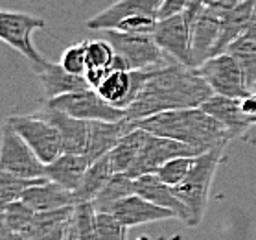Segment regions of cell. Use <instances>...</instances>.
<instances>
[{"label": "cell", "mask_w": 256, "mask_h": 240, "mask_svg": "<svg viewBox=\"0 0 256 240\" xmlns=\"http://www.w3.org/2000/svg\"><path fill=\"white\" fill-rule=\"evenodd\" d=\"M131 194H134V179H131L124 172H118L109 179V183L100 190V194L90 203L96 209V212H111L112 207L120 199L128 198Z\"/></svg>", "instance_id": "obj_26"}, {"label": "cell", "mask_w": 256, "mask_h": 240, "mask_svg": "<svg viewBox=\"0 0 256 240\" xmlns=\"http://www.w3.org/2000/svg\"><path fill=\"white\" fill-rule=\"evenodd\" d=\"M196 161H198V157H192V155L174 157V159H170L168 163H164L155 174H157L164 183H168L170 187H177V185L184 181L188 177V174L192 172Z\"/></svg>", "instance_id": "obj_30"}, {"label": "cell", "mask_w": 256, "mask_h": 240, "mask_svg": "<svg viewBox=\"0 0 256 240\" xmlns=\"http://www.w3.org/2000/svg\"><path fill=\"white\" fill-rule=\"evenodd\" d=\"M225 12L218 8L206 6L201 10L199 17L192 26V65L199 67L212 56L214 47L220 34H222V24Z\"/></svg>", "instance_id": "obj_13"}, {"label": "cell", "mask_w": 256, "mask_h": 240, "mask_svg": "<svg viewBox=\"0 0 256 240\" xmlns=\"http://www.w3.org/2000/svg\"><path fill=\"white\" fill-rule=\"evenodd\" d=\"M42 26H44V19L41 17L28 15L22 12H10V10L0 12V37H2V41L22 54L34 67L46 61L32 41L34 32L42 28Z\"/></svg>", "instance_id": "obj_7"}, {"label": "cell", "mask_w": 256, "mask_h": 240, "mask_svg": "<svg viewBox=\"0 0 256 240\" xmlns=\"http://www.w3.org/2000/svg\"><path fill=\"white\" fill-rule=\"evenodd\" d=\"M196 69L214 91V94L228 98H245L250 93L242 67L228 52L212 56Z\"/></svg>", "instance_id": "obj_6"}, {"label": "cell", "mask_w": 256, "mask_h": 240, "mask_svg": "<svg viewBox=\"0 0 256 240\" xmlns=\"http://www.w3.org/2000/svg\"><path fill=\"white\" fill-rule=\"evenodd\" d=\"M72 223H74V216L70 218V220H66V222L56 225V227H50L46 231H42V233L35 234L30 240H66L70 229H72Z\"/></svg>", "instance_id": "obj_36"}, {"label": "cell", "mask_w": 256, "mask_h": 240, "mask_svg": "<svg viewBox=\"0 0 256 240\" xmlns=\"http://www.w3.org/2000/svg\"><path fill=\"white\" fill-rule=\"evenodd\" d=\"M148 137H150V133H148L146 129L134 128V129H131L128 135H124L122 139H120V142L109 152L112 168H114L116 174L118 172H124V174H126V172L131 168V164L134 163V159L138 157L140 150H142V146L146 144Z\"/></svg>", "instance_id": "obj_25"}, {"label": "cell", "mask_w": 256, "mask_h": 240, "mask_svg": "<svg viewBox=\"0 0 256 240\" xmlns=\"http://www.w3.org/2000/svg\"><path fill=\"white\" fill-rule=\"evenodd\" d=\"M37 115L46 118L58 128L61 139H63V153H85L87 152L88 141V122L76 118L64 111H59L56 107H50L44 104L41 111Z\"/></svg>", "instance_id": "obj_15"}, {"label": "cell", "mask_w": 256, "mask_h": 240, "mask_svg": "<svg viewBox=\"0 0 256 240\" xmlns=\"http://www.w3.org/2000/svg\"><path fill=\"white\" fill-rule=\"evenodd\" d=\"M201 109L218 118L228 129L232 139L242 137L252 126L242 109V98H228V96H222V94H212L201 106Z\"/></svg>", "instance_id": "obj_21"}, {"label": "cell", "mask_w": 256, "mask_h": 240, "mask_svg": "<svg viewBox=\"0 0 256 240\" xmlns=\"http://www.w3.org/2000/svg\"><path fill=\"white\" fill-rule=\"evenodd\" d=\"M134 126L146 129L148 133L190 144L199 153L225 148L228 141H232L228 129L201 107L157 113L134 122Z\"/></svg>", "instance_id": "obj_2"}, {"label": "cell", "mask_w": 256, "mask_h": 240, "mask_svg": "<svg viewBox=\"0 0 256 240\" xmlns=\"http://www.w3.org/2000/svg\"><path fill=\"white\" fill-rule=\"evenodd\" d=\"M134 128V122H131L128 117L122 120H90L85 155L90 159V163L104 157L116 146L124 135H128Z\"/></svg>", "instance_id": "obj_16"}, {"label": "cell", "mask_w": 256, "mask_h": 240, "mask_svg": "<svg viewBox=\"0 0 256 240\" xmlns=\"http://www.w3.org/2000/svg\"><path fill=\"white\" fill-rule=\"evenodd\" d=\"M66 240H78L76 229H74V223H72V229H70V233H68V236H66Z\"/></svg>", "instance_id": "obj_43"}, {"label": "cell", "mask_w": 256, "mask_h": 240, "mask_svg": "<svg viewBox=\"0 0 256 240\" xmlns=\"http://www.w3.org/2000/svg\"><path fill=\"white\" fill-rule=\"evenodd\" d=\"M61 65L72 74L85 76L87 72V41H82L78 45H72L61 56Z\"/></svg>", "instance_id": "obj_33"}, {"label": "cell", "mask_w": 256, "mask_h": 240, "mask_svg": "<svg viewBox=\"0 0 256 240\" xmlns=\"http://www.w3.org/2000/svg\"><path fill=\"white\" fill-rule=\"evenodd\" d=\"M116 52L107 39H92L87 41V67L88 69H102L111 67Z\"/></svg>", "instance_id": "obj_32"}, {"label": "cell", "mask_w": 256, "mask_h": 240, "mask_svg": "<svg viewBox=\"0 0 256 240\" xmlns=\"http://www.w3.org/2000/svg\"><path fill=\"white\" fill-rule=\"evenodd\" d=\"M114 174L116 172L112 168L111 155L109 153L104 155V157L96 159V161H92L87 170V174H85V177H83L82 185L74 192L76 194L78 203H90Z\"/></svg>", "instance_id": "obj_24"}, {"label": "cell", "mask_w": 256, "mask_h": 240, "mask_svg": "<svg viewBox=\"0 0 256 240\" xmlns=\"http://www.w3.org/2000/svg\"><path fill=\"white\" fill-rule=\"evenodd\" d=\"M98 240H128V225L118 222L111 212H96Z\"/></svg>", "instance_id": "obj_34"}, {"label": "cell", "mask_w": 256, "mask_h": 240, "mask_svg": "<svg viewBox=\"0 0 256 240\" xmlns=\"http://www.w3.org/2000/svg\"><path fill=\"white\" fill-rule=\"evenodd\" d=\"M155 41L164 52L172 56L177 63L192 65V26L186 21L184 13H177L172 17L158 19L155 28Z\"/></svg>", "instance_id": "obj_11"}, {"label": "cell", "mask_w": 256, "mask_h": 240, "mask_svg": "<svg viewBox=\"0 0 256 240\" xmlns=\"http://www.w3.org/2000/svg\"><path fill=\"white\" fill-rule=\"evenodd\" d=\"M180 155H192L198 157L201 153L192 148L190 144H184L175 139H168V137H158V135L150 133L146 144L140 150L138 157L134 159V163L131 164V168L126 172L131 179H136L146 174H155L164 163H168L170 159L180 157Z\"/></svg>", "instance_id": "obj_10"}, {"label": "cell", "mask_w": 256, "mask_h": 240, "mask_svg": "<svg viewBox=\"0 0 256 240\" xmlns=\"http://www.w3.org/2000/svg\"><path fill=\"white\" fill-rule=\"evenodd\" d=\"M50 107L64 111L82 120H122L126 118V111L111 106L96 89H82L74 93L63 94L54 100H46Z\"/></svg>", "instance_id": "obj_8"}, {"label": "cell", "mask_w": 256, "mask_h": 240, "mask_svg": "<svg viewBox=\"0 0 256 240\" xmlns=\"http://www.w3.org/2000/svg\"><path fill=\"white\" fill-rule=\"evenodd\" d=\"M26 205H30L35 212H48L63 207H76V194L68 188L61 187L59 183L46 179L35 187H30L20 198Z\"/></svg>", "instance_id": "obj_20"}, {"label": "cell", "mask_w": 256, "mask_h": 240, "mask_svg": "<svg viewBox=\"0 0 256 240\" xmlns=\"http://www.w3.org/2000/svg\"><path fill=\"white\" fill-rule=\"evenodd\" d=\"M164 0H116L112 6L87 21L90 30H114L124 19L136 15H150L158 19V10Z\"/></svg>", "instance_id": "obj_17"}, {"label": "cell", "mask_w": 256, "mask_h": 240, "mask_svg": "<svg viewBox=\"0 0 256 240\" xmlns=\"http://www.w3.org/2000/svg\"><path fill=\"white\" fill-rule=\"evenodd\" d=\"M6 122L28 142L30 148L44 164L56 161L63 153V139L58 128L52 122H48L46 118L39 117L37 113L15 115L8 118Z\"/></svg>", "instance_id": "obj_5"}, {"label": "cell", "mask_w": 256, "mask_h": 240, "mask_svg": "<svg viewBox=\"0 0 256 240\" xmlns=\"http://www.w3.org/2000/svg\"><path fill=\"white\" fill-rule=\"evenodd\" d=\"M254 10H256V0H244L236 8L225 12V17H223V24H222V34H220V39L216 43L212 56L227 52V48L236 39H240V37H244L247 34V30H249L250 23H252V17H254Z\"/></svg>", "instance_id": "obj_22"}, {"label": "cell", "mask_w": 256, "mask_h": 240, "mask_svg": "<svg viewBox=\"0 0 256 240\" xmlns=\"http://www.w3.org/2000/svg\"><path fill=\"white\" fill-rule=\"evenodd\" d=\"M74 229L78 240H98L96 209L92 203H78L74 211Z\"/></svg>", "instance_id": "obj_31"}, {"label": "cell", "mask_w": 256, "mask_h": 240, "mask_svg": "<svg viewBox=\"0 0 256 240\" xmlns=\"http://www.w3.org/2000/svg\"><path fill=\"white\" fill-rule=\"evenodd\" d=\"M111 214L116 218L118 222H122L124 225H128V227L177 218L174 211L164 209V207H160V205H157V203H152L150 199L142 198V196L136 192L128 196V198L120 199V201L112 207Z\"/></svg>", "instance_id": "obj_14"}, {"label": "cell", "mask_w": 256, "mask_h": 240, "mask_svg": "<svg viewBox=\"0 0 256 240\" xmlns=\"http://www.w3.org/2000/svg\"><path fill=\"white\" fill-rule=\"evenodd\" d=\"M0 240H28V238L2 223V227H0Z\"/></svg>", "instance_id": "obj_41"}, {"label": "cell", "mask_w": 256, "mask_h": 240, "mask_svg": "<svg viewBox=\"0 0 256 240\" xmlns=\"http://www.w3.org/2000/svg\"><path fill=\"white\" fill-rule=\"evenodd\" d=\"M254 91H256V89H254Z\"/></svg>", "instance_id": "obj_44"}, {"label": "cell", "mask_w": 256, "mask_h": 240, "mask_svg": "<svg viewBox=\"0 0 256 240\" xmlns=\"http://www.w3.org/2000/svg\"><path fill=\"white\" fill-rule=\"evenodd\" d=\"M227 52L236 58V61L240 63L242 71L245 74L247 85L250 91L256 89V41H252L250 37L244 36L236 39V41L227 48Z\"/></svg>", "instance_id": "obj_28"}, {"label": "cell", "mask_w": 256, "mask_h": 240, "mask_svg": "<svg viewBox=\"0 0 256 240\" xmlns=\"http://www.w3.org/2000/svg\"><path fill=\"white\" fill-rule=\"evenodd\" d=\"M34 69L39 74V80H41L46 100H54L58 98V96H63V94L90 87L87 80H85V76L72 74L61 63H52V61L46 59L42 65H37Z\"/></svg>", "instance_id": "obj_19"}, {"label": "cell", "mask_w": 256, "mask_h": 240, "mask_svg": "<svg viewBox=\"0 0 256 240\" xmlns=\"http://www.w3.org/2000/svg\"><path fill=\"white\" fill-rule=\"evenodd\" d=\"M242 2H244V0H204L206 6L218 8V10H222V12H228V10L236 8L238 4H242Z\"/></svg>", "instance_id": "obj_40"}, {"label": "cell", "mask_w": 256, "mask_h": 240, "mask_svg": "<svg viewBox=\"0 0 256 240\" xmlns=\"http://www.w3.org/2000/svg\"><path fill=\"white\" fill-rule=\"evenodd\" d=\"M242 109L250 120V124H256V91H250L245 98H242Z\"/></svg>", "instance_id": "obj_39"}, {"label": "cell", "mask_w": 256, "mask_h": 240, "mask_svg": "<svg viewBox=\"0 0 256 240\" xmlns=\"http://www.w3.org/2000/svg\"><path fill=\"white\" fill-rule=\"evenodd\" d=\"M222 153L223 148H216V150H208L198 155V161L186 179L174 187L177 198L186 205L190 212V225H198L203 220L206 205H208L210 187L214 181L216 170L222 161Z\"/></svg>", "instance_id": "obj_3"}, {"label": "cell", "mask_w": 256, "mask_h": 240, "mask_svg": "<svg viewBox=\"0 0 256 240\" xmlns=\"http://www.w3.org/2000/svg\"><path fill=\"white\" fill-rule=\"evenodd\" d=\"M112 72L111 67H102V69H87L85 72V80L90 85V89H98L105 82V78Z\"/></svg>", "instance_id": "obj_38"}, {"label": "cell", "mask_w": 256, "mask_h": 240, "mask_svg": "<svg viewBox=\"0 0 256 240\" xmlns=\"http://www.w3.org/2000/svg\"><path fill=\"white\" fill-rule=\"evenodd\" d=\"M212 94L214 91L196 67L175 61L152 72L136 100L128 107L126 117L138 122L157 113L201 107Z\"/></svg>", "instance_id": "obj_1"}, {"label": "cell", "mask_w": 256, "mask_h": 240, "mask_svg": "<svg viewBox=\"0 0 256 240\" xmlns=\"http://www.w3.org/2000/svg\"><path fill=\"white\" fill-rule=\"evenodd\" d=\"M190 0H164L160 10H158V19H166L177 13H182L186 10Z\"/></svg>", "instance_id": "obj_37"}, {"label": "cell", "mask_w": 256, "mask_h": 240, "mask_svg": "<svg viewBox=\"0 0 256 240\" xmlns=\"http://www.w3.org/2000/svg\"><path fill=\"white\" fill-rule=\"evenodd\" d=\"M104 34L114 52L128 63L129 71H155L166 65V52L153 36L128 34L120 30H104Z\"/></svg>", "instance_id": "obj_4"}, {"label": "cell", "mask_w": 256, "mask_h": 240, "mask_svg": "<svg viewBox=\"0 0 256 240\" xmlns=\"http://www.w3.org/2000/svg\"><path fill=\"white\" fill-rule=\"evenodd\" d=\"M35 216H37V212L30 205L24 203L22 199L12 201L6 207H2V223L8 225L10 229H13V231L20 233L26 238H28L32 229H34Z\"/></svg>", "instance_id": "obj_27"}, {"label": "cell", "mask_w": 256, "mask_h": 240, "mask_svg": "<svg viewBox=\"0 0 256 240\" xmlns=\"http://www.w3.org/2000/svg\"><path fill=\"white\" fill-rule=\"evenodd\" d=\"M90 166V159L85 153H61L56 161L46 164V177L61 187L76 192Z\"/></svg>", "instance_id": "obj_23"}, {"label": "cell", "mask_w": 256, "mask_h": 240, "mask_svg": "<svg viewBox=\"0 0 256 240\" xmlns=\"http://www.w3.org/2000/svg\"><path fill=\"white\" fill-rule=\"evenodd\" d=\"M134 192L140 194L142 198L150 199L152 203H157L164 209L174 211L177 220L190 225V212H188L186 205L177 198L174 187L164 183L157 174H146V176L136 177L134 179Z\"/></svg>", "instance_id": "obj_18"}, {"label": "cell", "mask_w": 256, "mask_h": 240, "mask_svg": "<svg viewBox=\"0 0 256 240\" xmlns=\"http://www.w3.org/2000/svg\"><path fill=\"white\" fill-rule=\"evenodd\" d=\"M48 177H20L15 176L12 172H4L0 170V203L2 207H6L12 201L22 198V194L28 190L30 187H35L39 183H44Z\"/></svg>", "instance_id": "obj_29"}, {"label": "cell", "mask_w": 256, "mask_h": 240, "mask_svg": "<svg viewBox=\"0 0 256 240\" xmlns=\"http://www.w3.org/2000/svg\"><path fill=\"white\" fill-rule=\"evenodd\" d=\"M0 170L12 172L20 177H46V164L37 157V153L30 148L28 142L8 122L2 129Z\"/></svg>", "instance_id": "obj_9"}, {"label": "cell", "mask_w": 256, "mask_h": 240, "mask_svg": "<svg viewBox=\"0 0 256 240\" xmlns=\"http://www.w3.org/2000/svg\"><path fill=\"white\" fill-rule=\"evenodd\" d=\"M158 19L150 17V15H136V17L124 19L114 30L128 32V34H140V36H153L157 28Z\"/></svg>", "instance_id": "obj_35"}, {"label": "cell", "mask_w": 256, "mask_h": 240, "mask_svg": "<svg viewBox=\"0 0 256 240\" xmlns=\"http://www.w3.org/2000/svg\"><path fill=\"white\" fill-rule=\"evenodd\" d=\"M152 72L153 71H112L96 91L111 106L128 111V107L136 100Z\"/></svg>", "instance_id": "obj_12"}, {"label": "cell", "mask_w": 256, "mask_h": 240, "mask_svg": "<svg viewBox=\"0 0 256 240\" xmlns=\"http://www.w3.org/2000/svg\"><path fill=\"white\" fill-rule=\"evenodd\" d=\"M247 37H250L252 41H256V10H254V17H252V23H250L249 30H247V34H245Z\"/></svg>", "instance_id": "obj_42"}]
</instances>
